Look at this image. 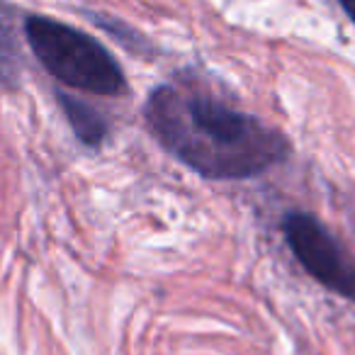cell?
Returning a JSON list of instances; mask_svg holds the SVG:
<instances>
[{
	"mask_svg": "<svg viewBox=\"0 0 355 355\" xmlns=\"http://www.w3.org/2000/svg\"><path fill=\"white\" fill-rule=\"evenodd\" d=\"M282 234L297 263L321 287L355 302V261L319 219L304 212H290L282 219Z\"/></svg>",
	"mask_w": 355,
	"mask_h": 355,
	"instance_id": "cell-3",
	"label": "cell"
},
{
	"mask_svg": "<svg viewBox=\"0 0 355 355\" xmlns=\"http://www.w3.org/2000/svg\"><path fill=\"white\" fill-rule=\"evenodd\" d=\"M25 35L35 56L61 83L93 95L124 93V73L100 42L64 22L30 17Z\"/></svg>",
	"mask_w": 355,
	"mask_h": 355,
	"instance_id": "cell-2",
	"label": "cell"
},
{
	"mask_svg": "<svg viewBox=\"0 0 355 355\" xmlns=\"http://www.w3.org/2000/svg\"><path fill=\"white\" fill-rule=\"evenodd\" d=\"M144 117L163 148L214 180L261 175L290 153L280 132L198 90L161 85L148 95Z\"/></svg>",
	"mask_w": 355,
	"mask_h": 355,
	"instance_id": "cell-1",
	"label": "cell"
},
{
	"mask_svg": "<svg viewBox=\"0 0 355 355\" xmlns=\"http://www.w3.org/2000/svg\"><path fill=\"white\" fill-rule=\"evenodd\" d=\"M59 100L66 112V119H69L71 127H73L76 137L83 144H88V146L103 144V139L107 137V122H105L90 105L80 103V100L69 98V95H61Z\"/></svg>",
	"mask_w": 355,
	"mask_h": 355,
	"instance_id": "cell-4",
	"label": "cell"
},
{
	"mask_svg": "<svg viewBox=\"0 0 355 355\" xmlns=\"http://www.w3.org/2000/svg\"><path fill=\"white\" fill-rule=\"evenodd\" d=\"M338 6L343 8V12L350 17V22L355 25V0H338Z\"/></svg>",
	"mask_w": 355,
	"mask_h": 355,
	"instance_id": "cell-6",
	"label": "cell"
},
{
	"mask_svg": "<svg viewBox=\"0 0 355 355\" xmlns=\"http://www.w3.org/2000/svg\"><path fill=\"white\" fill-rule=\"evenodd\" d=\"M20 78V51L12 40V32L0 20V90H12Z\"/></svg>",
	"mask_w": 355,
	"mask_h": 355,
	"instance_id": "cell-5",
	"label": "cell"
}]
</instances>
